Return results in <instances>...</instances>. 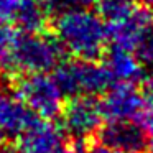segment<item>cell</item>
Instances as JSON below:
<instances>
[{
    "instance_id": "obj_5",
    "label": "cell",
    "mask_w": 153,
    "mask_h": 153,
    "mask_svg": "<svg viewBox=\"0 0 153 153\" xmlns=\"http://www.w3.org/2000/svg\"><path fill=\"white\" fill-rule=\"evenodd\" d=\"M61 123L64 133L74 140H86L96 135L102 125V112L96 97L74 96L61 109Z\"/></svg>"
},
{
    "instance_id": "obj_15",
    "label": "cell",
    "mask_w": 153,
    "mask_h": 153,
    "mask_svg": "<svg viewBox=\"0 0 153 153\" xmlns=\"http://www.w3.org/2000/svg\"><path fill=\"white\" fill-rule=\"evenodd\" d=\"M15 35L17 33L7 23H0V71L10 66Z\"/></svg>"
},
{
    "instance_id": "obj_20",
    "label": "cell",
    "mask_w": 153,
    "mask_h": 153,
    "mask_svg": "<svg viewBox=\"0 0 153 153\" xmlns=\"http://www.w3.org/2000/svg\"><path fill=\"white\" fill-rule=\"evenodd\" d=\"M82 153H117L110 146L104 145L102 142H94V143H86Z\"/></svg>"
},
{
    "instance_id": "obj_11",
    "label": "cell",
    "mask_w": 153,
    "mask_h": 153,
    "mask_svg": "<svg viewBox=\"0 0 153 153\" xmlns=\"http://www.w3.org/2000/svg\"><path fill=\"white\" fill-rule=\"evenodd\" d=\"M105 68L110 73L112 79L117 82L137 84L138 81L143 79V74H145V68L140 64L133 51L117 46L109 48Z\"/></svg>"
},
{
    "instance_id": "obj_12",
    "label": "cell",
    "mask_w": 153,
    "mask_h": 153,
    "mask_svg": "<svg viewBox=\"0 0 153 153\" xmlns=\"http://www.w3.org/2000/svg\"><path fill=\"white\" fill-rule=\"evenodd\" d=\"M12 22L20 31H43L48 22V8L40 0H17Z\"/></svg>"
},
{
    "instance_id": "obj_19",
    "label": "cell",
    "mask_w": 153,
    "mask_h": 153,
    "mask_svg": "<svg viewBox=\"0 0 153 153\" xmlns=\"http://www.w3.org/2000/svg\"><path fill=\"white\" fill-rule=\"evenodd\" d=\"M142 97H143V102H145V104L153 105V74L146 77L145 82H143Z\"/></svg>"
},
{
    "instance_id": "obj_3",
    "label": "cell",
    "mask_w": 153,
    "mask_h": 153,
    "mask_svg": "<svg viewBox=\"0 0 153 153\" xmlns=\"http://www.w3.org/2000/svg\"><path fill=\"white\" fill-rule=\"evenodd\" d=\"M63 53L54 36L43 31H20L13 40L10 66L22 73H48L61 61Z\"/></svg>"
},
{
    "instance_id": "obj_17",
    "label": "cell",
    "mask_w": 153,
    "mask_h": 153,
    "mask_svg": "<svg viewBox=\"0 0 153 153\" xmlns=\"http://www.w3.org/2000/svg\"><path fill=\"white\" fill-rule=\"evenodd\" d=\"M137 120H138V123L143 127V130L146 133H153V105L143 104Z\"/></svg>"
},
{
    "instance_id": "obj_13",
    "label": "cell",
    "mask_w": 153,
    "mask_h": 153,
    "mask_svg": "<svg viewBox=\"0 0 153 153\" xmlns=\"http://www.w3.org/2000/svg\"><path fill=\"white\" fill-rule=\"evenodd\" d=\"M97 15L107 25L117 23L135 10V0H96Z\"/></svg>"
},
{
    "instance_id": "obj_4",
    "label": "cell",
    "mask_w": 153,
    "mask_h": 153,
    "mask_svg": "<svg viewBox=\"0 0 153 153\" xmlns=\"http://www.w3.org/2000/svg\"><path fill=\"white\" fill-rule=\"evenodd\" d=\"M15 91L38 119H54L64 105L63 92L48 73H25L15 81Z\"/></svg>"
},
{
    "instance_id": "obj_1",
    "label": "cell",
    "mask_w": 153,
    "mask_h": 153,
    "mask_svg": "<svg viewBox=\"0 0 153 153\" xmlns=\"http://www.w3.org/2000/svg\"><path fill=\"white\" fill-rule=\"evenodd\" d=\"M51 28L63 51L77 59L97 61L109 46L107 23L91 8L56 12Z\"/></svg>"
},
{
    "instance_id": "obj_14",
    "label": "cell",
    "mask_w": 153,
    "mask_h": 153,
    "mask_svg": "<svg viewBox=\"0 0 153 153\" xmlns=\"http://www.w3.org/2000/svg\"><path fill=\"white\" fill-rule=\"evenodd\" d=\"M133 54L137 59L140 61L145 71H152L153 73V23L145 28L142 36L138 38L135 48H133Z\"/></svg>"
},
{
    "instance_id": "obj_24",
    "label": "cell",
    "mask_w": 153,
    "mask_h": 153,
    "mask_svg": "<svg viewBox=\"0 0 153 153\" xmlns=\"http://www.w3.org/2000/svg\"><path fill=\"white\" fill-rule=\"evenodd\" d=\"M0 153H12V152H7V150H2V148H0Z\"/></svg>"
},
{
    "instance_id": "obj_10",
    "label": "cell",
    "mask_w": 153,
    "mask_h": 153,
    "mask_svg": "<svg viewBox=\"0 0 153 153\" xmlns=\"http://www.w3.org/2000/svg\"><path fill=\"white\" fill-rule=\"evenodd\" d=\"M36 119L17 94L0 92V128L5 135H22Z\"/></svg>"
},
{
    "instance_id": "obj_9",
    "label": "cell",
    "mask_w": 153,
    "mask_h": 153,
    "mask_svg": "<svg viewBox=\"0 0 153 153\" xmlns=\"http://www.w3.org/2000/svg\"><path fill=\"white\" fill-rule=\"evenodd\" d=\"M153 23V12L146 7H135V10L117 23L107 25L110 46L133 51L138 38L148 25Z\"/></svg>"
},
{
    "instance_id": "obj_16",
    "label": "cell",
    "mask_w": 153,
    "mask_h": 153,
    "mask_svg": "<svg viewBox=\"0 0 153 153\" xmlns=\"http://www.w3.org/2000/svg\"><path fill=\"white\" fill-rule=\"evenodd\" d=\"M96 0H45L48 10L61 12L68 8H91Z\"/></svg>"
},
{
    "instance_id": "obj_23",
    "label": "cell",
    "mask_w": 153,
    "mask_h": 153,
    "mask_svg": "<svg viewBox=\"0 0 153 153\" xmlns=\"http://www.w3.org/2000/svg\"><path fill=\"white\" fill-rule=\"evenodd\" d=\"M152 135H153V133H152ZM148 152L153 153V137H152V138H148Z\"/></svg>"
},
{
    "instance_id": "obj_22",
    "label": "cell",
    "mask_w": 153,
    "mask_h": 153,
    "mask_svg": "<svg viewBox=\"0 0 153 153\" xmlns=\"http://www.w3.org/2000/svg\"><path fill=\"white\" fill-rule=\"evenodd\" d=\"M5 138H7V135H5V133L2 132V128H0V148L4 146V143H5Z\"/></svg>"
},
{
    "instance_id": "obj_6",
    "label": "cell",
    "mask_w": 153,
    "mask_h": 153,
    "mask_svg": "<svg viewBox=\"0 0 153 153\" xmlns=\"http://www.w3.org/2000/svg\"><path fill=\"white\" fill-rule=\"evenodd\" d=\"M15 153H73V145L61 127L36 119L18 135Z\"/></svg>"
},
{
    "instance_id": "obj_7",
    "label": "cell",
    "mask_w": 153,
    "mask_h": 153,
    "mask_svg": "<svg viewBox=\"0 0 153 153\" xmlns=\"http://www.w3.org/2000/svg\"><path fill=\"white\" fill-rule=\"evenodd\" d=\"M97 137L117 153L148 152V133L135 120H107L97 130Z\"/></svg>"
},
{
    "instance_id": "obj_8",
    "label": "cell",
    "mask_w": 153,
    "mask_h": 153,
    "mask_svg": "<svg viewBox=\"0 0 153 153\" xmlns=\"http://www.w3.org/2000/svg\"><path fill=\"white\" fill-rule=\"evenodd\" d=\"M142 92L135 84L112 82L99 102L102 117L107 120H135L143 107Z\"/></svg>"
},
{
    "instance_id": "obj_18",
    "label": "cell",
    "mask_w": 153,
    "mask_h": 153,
    "mask_svg": "<svg viewBox=\"0 0 153 153\" xmlns=\"http://www.w3.org/2000/svg\"><path fill=\"white\" fill-rule=\"evenodd\" d=\"M17 0H0V23H7L12 20Z\"/></svg>"
},
{
    "instance_id": "obj_2",
    "label": "cell",
    "mask_w": 153,
    "mask_h": 153,
    "mask_svg": "<svg viewBox=\"0 0 153 153\" xmlns=\"http://www.w3.org/2000/svg\"><path fill=\"white\" fill-rule=\"evenodd\" d=\"M53 79L64 97H97L105 92L114 82L105 64L77 58L69 61H59L53 68Z\"/></svg>"
},
{
    "instance_id": "obj_21",
    "label": "cell",
    "mask_w": 153,
    "mask_h": 153,
    "mask_svg": "<svg viewBox=\"0 0 153 153\" xmlns=\"http://www.w3.org/2000/svg\"><path fill=\"white\" fill-rule=\"evenodd\" d=\"M140 4L143 5V7L150 8V10H153V0H138Z\"/></svg>"
}]
</instances>
